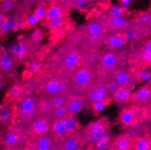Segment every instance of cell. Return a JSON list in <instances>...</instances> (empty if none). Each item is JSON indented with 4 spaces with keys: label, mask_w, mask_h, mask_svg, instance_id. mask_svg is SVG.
I'll list each match as a JSON object with an SVG mask.
<instances>
[{
    "label": "cell",
    "mask_w": 151,
    "mask_h": 150,
    "mask_svg": "<svg viewBox=\"0 0 151 150\" xmlns=\"http://www.w3.org/2000/svg\"><path fill=\"white\" fill-rule=\"evenodd\" d=\"M4 21V13L1 11H0V24Z\"/></svg>",
    "instance_id": "obj_53"
},
{
    "label": "cell",
    "mask_w": 151,
    "mask_h": 150,
    "mask_svg": "<svg viewBox=\"0 0 151 150\" xmlns=\"http://www.w3.org/2000/svg\"><path fill=\"white\" fill-rule=\"evenodd\" d=\"M104 15L110 18L123 17L125 15V9L123 8L121 5H114L110 9L108 13Z\"/></svg>",
    "instance_id": "obj_31"
},
{
    "label": "cell",
    "mask_w": 151,
    "mask_h": 150,
    "mask_svg": "<svg viewBox=\"0 0 151 150\" xmlns=\"http://www.w3.org/2000/svg\"><path fill=\"white\" fill-rule=\"evenodd\" d=\"M132 0H121V7L123 8H124L125 10L127 9L128 7H129V5L131 4V2H132Z\"/></svg>",
    "instance_id": "obj_48"
},
{
    "label": "cell",
    "mask_w": 151,
    "mask_h": 150,
    "mask_svg": "<svg viewBox=\"0 0 151 150\" xmlns=\"http://www.w3.org/2000/svg\"><path fill=\"white\" fill-rule=\"evenodd\" d=\"M150 96V90L147 88H142L138 90L135 93V97L139 101H146L149 99Z\"/></svg>",
    "instance_id": "obj_34"
},
{
    "label": "cell",
    "mask_w": 151,
    "mask_h": 150,
    "mask_svg": "<svg viewBox=\"0 0 151 150\" xmlns=\"http://www.w3.org/2000/svg\"><path fill=\"white\" fill-rule=\"evenodd\" d=\"M9 95H10L12 99L18 101V102L22 99H24L25 96H24L22 85H15L12 86L10 90H9Z\"/></svg>",
    "instance_id": "obj_30"
},
{
    "label": "cell",
    "mask_w": 151,
    "mask_h": 150,
    "mask_svg": "<svg viewBox=\"0 0 151 150\" xmlns=\"http://www.w3.org/2000/svg\"><path fill=\"white\" fill-rule=\"evenodd\" d=\"M47 8H48V7H47L45 5H44V4H40V3L37 5L34 13H35V15H36L38 18H39L40 21H43V20L45 19L46 15H47Z\"/></svg>",
    "instance_id": "obj_32"
},
{
    "label": "cell",
    "mask_w": 151,
    "mask_h": 150,
    "mask_svg": "<svg viewBox=\"0 0 151 150\" xmlns=\"http://www.w3.org/2000/svg\"><path fill=\"white\" fill-rule=\"evenodd\" d=\"M71 87L74 93L84 96L86 90L97 79L94 68L81 65L69 74Z\"/></svg>",
    "instance_id": "obj_4"
},
{
    "label": "cell",
    "mask_w": 151,
    "mask_h": 150,
    "mask_svg": "<svg viewBox=\"0 0 151 150\" xmlns=\"http://www.w3.org/2000/svg\"><path fill=\"white\" fill-rule=\"evenodd\" d=\"M42 33L40 30H35V31L32 32V35H31V39L35 42H40L42 39Z\"/></svg>",
    "instance_id": "obj_45"
},
{
    "label": "cell",
    "mask_w": 151,
    "mask_h": 150,
    "mask_svg": "<svg viewBox=\"0 0 151 150\" xmlns=\"http://www.w3.org/2000/svg\"><path fill=\"white\" fill-rule=\"evenodd\" d=\"M129 43L124 31H112L105 36L102 44V50L106 51H116L124 49Z\"/></svg>",
    "instance_id": "obj_10"
},
{
    "label": "cell",
    "mask_w": 151,
    "mask_h": 150,
    "mask_svg": "<svg viewBox=\"0 0 151 150\" xmlns=\"http://www.w3.org/2000/svg\"><path fill=\"white\" fill-rule=\"evenodd\" d=\"M27 25L29 27L33 28V27L36 26L40 22V20L35 13H32V14H29L27 17Z\"/></svg>",
    "instance_id": "obj_39"
},
{
    "label": "cell",
    "mask_w": 151,
    "mask_h": 150,
    "mask_svg": "<svg viewBox=\"0 0 151 150\" xmlns=\"http://www.w3.org/2000/svg\"><path fill=\"white\" fill-rule=\"evenodd\" d=\"M141 59L144 63L150 64L151 63V53L144 50L141 54Z\"/></svg>",
    "instance_id": "obj_46"
},
{
    "label": "cell",
    "mask_w": 151,
    "mask_h": 150,
    "mask_svg": "<svg viewBox=\"0 0 151 150\" xmlns=\"http://www.w3.org/2000/svg\"><path fill=\"white\" fill-rule=\"evenodd\" d=\"M107 78L116 82L120 87L126 86L132 88L134 84L133 76L126 66L114 71Z\"/></svg>",
    "instance_id": "obj_15"
},
{
    "label": "cell",
    "mask_w": 151,
    "mask_h": 150,
    "mask_svg": "<svg viewBox=\"0 0 151 150\" xmlns=\"http://www.w3.org/2000/svg\"><path fill=\"white\" fill-rule=\"evenodd\" d=\"M1 85H2V83H1V82L0 81V89H1Z\"/></svg>",
    "instance_id": "obj_55"
},
{
    "label": "cell",
    "mask_w": 151,
    "mask_h": 150,
    "mask_svg": "<svg viewBox=\"0 0 151 150\" xmlns=\"http://www.w3.org/2000/svg\"><path fill=\"white\" fill-rule=\"evenodd\" d=\"M39 96L32 93L25 96L18 102L17 106V120L18 124L26 128L38 116L37 99Z\"/></svg>",
    "instance_id": "obj_5"
},
{
    "label": "cell",
    "mask_w": 151,
    "mask_h": 150,
    "mask_svg": "<svg viewBox=\"0 0 151 150\" xmlns=\"http://www.w3.org/2000/svg\"><path fill=\"white\" fill-rule=\"evenodd\" d=\"M15 63H14L13 55L5 51L0 58V68L3 71L10 73L14 69Z\"/></svg>",
    "instance_id": "obj_24"
},
{
    "label": "cell",
    "mask_w": 151,
    "mask_h": 150,
    "mask_svg": "<svg viewBox=\"0 0 151 150\" xmlns=\"http://www.w3.org/2000/svg\"><path fill=\"white\" fill-rule=\"evenodd\" d=\"M72 91L69 75L56 73L48 76H44L38 82L36 94L38 96L51 98L61 93Z\"/></svg>",
    "instance_id": "obj_3"
},
{
    "label": "cell",
    "mask_w": 151,
    "mask_h": 150,
    "mask_svg": "<svg viewBox=\"0 0 151 150\" xmlns=\"http://www.w3.org/2000/svg\"><path fill=\"white\" fill-rule=\"evenodd\" d=\"M143 79L146 82H148L151 79V74L150 73V71H145V75L144 77H143Z\"/></svg>",
    "instance_id": "obj_49"
},
{
    "label": "cell",
    "mask_w": 151,
    "mask_h": 150,
    "mask_svg": "<svg viewBox=\"0 0 151 150\" xmlns=\"http://www.w3.org/2000/svg\"><path fill=\"white\" fill-rule=\"evenodd\" d=\"M29 140L27 128L17 124L6 134L4 143L9 149H26Z\"/></svg>",
    "instance_id": "obj_6"
},
{
    "label": "cell",
    "mask_w": 151,
    "mask_h": 150,
    "mask_svg": "<svg viewBox=\"0 0 151 150\" xmlns=\"http://www.w3.org/2000/svg\"><path fill=\"white\" fill-rule=\"evenodd\" d=\"M150 27H151V26H150Z\"/></svg>",
    "instance_id": "obj_58"
},
{
    "label": "cell",
    "mask_w": 151,
    "mask_h": 150,
    "mask_svg": "<svg viewBox=\"0 0 151 150\" xmlns=\"http://www.w3.org/2000/svg\"><path fill=\"white\" fill-rule=\"evenodd\" d=\"M12 31L11 22L7 20H4L0 24V33L2 34H6Z\"/></svg>",
    "instance_id": "obj_40"
},
{
    "label": "cell",
    "mask_w": 151,
    "mask_h": 150,
    "mask_svg": "<svg viewBox=\"0 0 151 150\" xmlns=\"http://www.w3.org/2000/svg\"><path fill=\"white\" fill-rule=\"evenodd\" d=\"M69 114V111L67 109V106L64 104L59 107H57V108L53 109L48 116L53 122L55 120H64Z\"/></svg>",
    "instance_id": "obj_26"
},
{
    "label": "cell",
    "mask_w": 151,
    "mask_h": 150,
    "mask_svg": "<svg viewBox=\"0 0 151 150\" xmlns=\"http://www.w3.org/2000/svg\"><path fill=\"white\" fill-rule=\"evenodd\" d=\"M15 0H4L2 4L3 13L4 12H9L11 11L15 7Z\"/></svg>",
    "instance_id": "obj_42"
},
{
    "label": "cell",
    "mask_w": 151,
    "mask_h": 150,
    "mask_svg": "<svg viewBox=\"0 0 151 150\" xmlns=\"http://www.w3.org/2000/svg\"><path fill=\"white\" fill-rule=\"evenodd\" d=\"M111 101V100L102 101H97V102H95V103L91 104V105L92 106L93 111H94V112H97V113H100L102 111H104L106 106L107 105V101Z\"/></svg>",
    "instance_id": "obj_37"
},
{
    "label": "cell",
    "mask_w": 151,
    "mask_h": 150,
    "mask_svg": "<svg viewBox=\"0 0 151 150\" xmlns=\"http://www.w3.org/2000/svg\"><path fill=\"white\" fill-rule=\"evenodd\" d=\"M107 88H108V90L109 91H110V94L112 96V95L114 94V93L118 89V88H119L120 86L118 85V83H117L116 82H115V81L112 80V79H108V78H107Z\"/></svg>",
    "instance_id": "obj_43"
},
{
    "label": "cell",
    "mask_w": 151,
    "mask_h": 150,
    "mask_svg": "<svg viewBox=\"0 0 151 150\" xmlns=\"http://www.w3.org/2000/svg\"><path fill=\"white\" fill-rule=\"evenodd\" d=\"M42 68V66L39 61H33L28 66V69L32 74H37L40 71Z\"/></svg>",
    "instance_id": "obj_38"
},
{
    "label": "cell",
    "mask_w": 151,
    "mask_h": 150,
    "mask_svg": "<svg viewBox=\"0 0 151 150\" xmlns=\"http://www.w3.org/2000/svg\"><path fill=\"white\" fill-rule=\"evenodd\" d=\"M145 71L144 70H140L137 73V79H143V77H144V75H145Z\"/></svg>",
    "instance_id": "obj_52"
},
{
    "label": "cell",
    "mask_w": 151,
    "mask_h": 150,
    "mask_svg": "<svg viewBox=\"0 0 151 150\" xmlns=\"http://www.w3.org/2000/svg\"><path fill=\"white\" fill-rule=\"evenodd\" d=\"M56 142L50 134L42 136L29 141L26 149L32 150H54Z\"/></svg>",
    "instance_id": "obj_13"
},
{
    "label": "cell",
    "mask_w": 151,
    "mask_h": 150,
    "mask_svg": "<svg viewBox=\"0 0 151 150\" xmlns=\"http://www.w3.org/2000/svg\"><path fill=\"white\" fill-rule=\"evenodd\" d=\"M64 120L66 124V126H67L68 134L75 132V131H76L78 130L79 123H78L77 116L69 114Z\"/></svg>",
    "instance_id": "obj_29"
},
{
    "label": "cell",
    "mask_w": 151,
    "mask_h": 150,
    "mask_svg": "<svg viewBox=\"0 0 151 150\" xmlns=\"http://www.w3.org/2000/svg\"><path fill=\"white\" fill-rule=\"evenodd\" d=\"M132 90V87H119L112 96V101L118 106L123 108L130 99Z\"/></svg>",
    "instance_id": "obj_19"
},
{
    "label": "cell",
    "mask_w": 151,
    "mask_h": 150,
    "mask_svg": "<svg viewBox=\"0 0 151 150\" xmlns=\"http://www.w3.org/2000/svg\"><path fill=\"white\" fill-rule=\"evenodd\" d=\"M81 28L84 31L89 34H92L107 33V31H106L102 16H100L98 18L89 20L86 24L81 26Z\"/></svg>",
    "instance_id": "obj_18"
},
{
    "label": "cell",
    "mask_w": 151,
    "mask_h": 150,
    "mask_svg": "<svg viewBox=\"0 0 151 150\" xmlns=\"http://www.w3.org/2000/svg\"><path fill=\"white\" fill-rule=\"evenodd\" d=\"M84 136L81 131L68 134L55 144V150H80L86 149Z\"/></svg>",
    "instance_id": "obj_9"
},
{
    "label": "cell",
    "mask_w": 151,
    "mask_h": 150,
    "mask_svg": "<svg viewBox=\"0 0 151 150\" xmlns=\"http://www.w3.org/2000/svg\"><path fill=\"white\" fill-rule=\"evenodd\" d=\"M86 51L83 47L66 41L45 65V76H51L56 73L69 75L83 65Z\"/></svg>",
    "instance_id": "obj_1"
},
{
    "label": "cell",
    "mask_w": 151,
    "mask_h": 150,
    "mask_svg": "<svg viewBox=\"0 0 151 150\" xmlns=\"http://www.w3.org/2000/svg\"><path fill=\"white\" fill-rule=\"evenodd\" d=\"M133 141L129 135H121L111 139L108 149L127 150L132 149Z\"/></svg>",
    "instance_id": "obj_20"
},
{
    "label": "cell",
    "mask_w": 151,
    "mask_h": 150,
    "mask_svg": "<svg viewBox=\"0 0 151 150\" xmlns=\"http://www.w3.org/2000/svg\"><path fill=\"white\" fill-rule=\"evenodd\" d=\"M40 42H35L32 39L26 41H20L14 43L10 48V53L14 57L21 61L26 60L31 55L32 52L36 50Z\"/></svg>",
    "instance_id": "obj_11"
},
{
    "label": "cell",
    "mask_w": 151,
    "mask_h": 150,
    "mask_svg": "<svg viewBox=\"0 0 151 150\" xmlns=\"http://www.w3.org/2000/svg\"><path fill=\"white\" fill-rule=\"evenodd\" d=\"M65 17H60V18H56V19L53 20V21H49V22H47L48 27L50 29H57L61 27V26L65 22Z\"/></svg>",
    "instance_id": "obj_35"
},
{
    "label": "cell",
    "mask_w": 151,
    "mask_h": 150,
    "mask_svg": "<svg viewBox=\"0 0 151 150\" xmlns=\"http://www.w3.org/2000/svg\"><path fill=\"white\" fill-rule=\"evenodd\" d=\"M148 20H149V17L147 16V15H142V16L140 17L139 21V22H141L142 24H145V23H147V21H148Z\"/></svg>",
    "instance_id": "obj_50"
},
{
    "label": "cell",
    "mask_w": 151,
    "mask_h": 150,
    "mask_svg": "<svg viewBox=\"0 0 151 150\" xmlns=\"http://www.w3.org/2000/svg\"><path fill=\"white\" fill-rule=\"evenodd\" d=\"M110 141L108 140H100L99 141L97 142L93 145V149H98V150H104V149H108L109 145H110Z\"/></svg>",
    "instance_id": "obj_41"
},
{
    "label": "cell",
    "mask_w": 151,
    "mask_h": 150,
    "mask_svg": "<svg viewBox=\"0 0 151 150\" xmlns=\"http://www.w3.org/2000/svg\"><path fill=\"white\" fill-rule=\"evenodd\" d=\"M39 0H25V3H24V7L25 8H29L31 7V6H32L33 4H39L38 2Z\"/></svg>",
    "instance_id": "obj_47"
},
{
    "label": "cell",
    "mask_w": 151,
    "mask_h": 150,
    "mask_svg": "<svg viewBox=\"0 0 151 150\" xmlns=\"http://www.w3.org/2000/svg\"><path fill=\"white\" fill-rule=\"evenodd\" d=\"M88 1L89 2H91V3H92V4H93V2H95V1H97V0H88Z\"/></svg>",
    "instance_id": "obj_54"
},
{
    "label": "cell",
    "mask_w": 151,
    "mask_h": 150,
    "mask_svg": "<svg viewBox=\"0 0 151 150\" xmlns=\"http://www.w3.org/2000/svg\"><path fill=\"white\" fill-rule=\"evenodd\" d=\"M55 142L58 141L61 139L68 134L67 126L64 120H55L53 122L51 131L49 134Z\"/></svg>",
    "instance_id": "obj_21"
},
{
    "label": "cell",
    "mask_w": 151,
    "mask_h": 150,
    "mask_svg": "<svg viewBox=\"0 0 151 150\" xmlns=\"http://www.w3.org/2000/svg\"><path fill=\"white\" fill-rule=\"evenodd\" d=\"M104 22L106 31L107 33L112 31H124L132 26V22L126 17H118V18H107L105 15H102Z\"/></svg>",
    "instance_id": "obj_14"
},
{
    "label": "cell",
    "mask_w": 151,
    "mask_h": 150,
    "mask_svg": "<svg viewBox=\"0 0 151 150\" xmlns=\"http://www.w3.org/2000/svg\"><path fill=\"white\" fill-rule=\"evenodd\" d=\"M150 148V143L147 139H141L136 142L134 147L132 149L137 150H148Z\"/></svg>",
    "instance_id": "obj_33"
},
{
    "label": "cell",
    "mask_w": 151,
    "mask_h": 150,
    "mask_svg": "<svg viewBox=\"0 0 151 150\" xmlns=\"http://www.w3.org/2000/svg\"><path fill=\"white\" fill-rule=\"evenodd\" d=\"M47 1H55V0H46Z\"/></svg>",
    "instance_id": "obj_56"
},
{
    "label": "cell",
    "mask_w": 151,
    "mask_h": 150,
    "mask_svg": "<svg viewBox=\"0 0 151 150\" xmlns=\"http://www.w3.org/2000/svg\"><path fill=\"white\" fill-rule=\"evenodd\" d=\"M102 51L103 50L101 47H97V48L87 50L83 59V65L94 68L99 63Z\"/></svg>",
    "instance_id": "obj_22"
},
{
    "label": "cell",
    "mask_w": 151,
    "mask_h": 150,
    "mask_svg": "<svg viewBox=\"0 0 151 150\" xmlns=\"http://www.w3.org/2000/svg\"><path fill=\"white\" fill-rule=\"evenodd\" d=\"M128 56L127 50L124 48L116 51L103 50L99 63L94 67L97 78H107L115 70L126 66Z\"/></svg>",
    "instance_id": "obj_2"
},
{
    "label": "cell",
    "mask_w": 151,
    "mask_h": 150,
    "mask_svg": "<svg viewBox=\"0 0 151 150\" xmlns=\"http://www.w3.org/2000/svg\"><path fill=\"white\" fill-rule=\"evenodd\" d=\"M52 109L50 98L39 96L37 99L38 115H48Z\"/></svg>",
    "instance_id": "obj_25"
},
{
    "label": "cell",
    "mask_w": 151,
    "mask_h": 150,
    "mask_svg": "<svg viewBox=\"0 0 151 150\" xmlns=\"http://www.w3.org/2000/svg\"><path fill=\"white\" fill-rule=\"evenodd\" d=\"M72 91L69 92V93H61V94L55 95V96H53V97L50 98V104H51V106L53 109L57 108L61 106L64 105L67 102V99H68L69 96H70L71 93Z\"/></svg>",
    "instance_id": "obj_27"
},
{
    "label": "cell",
    "mask_w": 151,
    "mask_h": 150,
    "mask_svg": "<svg viewBox=\"0 0 151 150\" xmlns=\"http://www.w3.org/2000/svg\"><path fill=\"white\" fill-rule=\"evenodd\" d=\"M71 8L70 1L67 0L53 2L47 8L45 20L47 22H49L60 17H66V15H68Z\"/></svg>",
    "instance_id": "obj_12"
},
{
    "label": "cell",
    "mask_w": 151,
    "mask_h": 150,
    "mask_svg": "<svg viewBox=\"0 0 151 150\" xmlns=\"http://www.w3.org/2000/svg\"><path fill=\"white\" fill-rule=\"evenodd\" d=\"M109 121L107 118H100L90 122L85 127L82 132L84 134H93V135H101L107 131L109 125Z\"/></svg>",
    "instance_id": "obj_17"
},
{
    "label": "cell",
    "mask_w": 151,
    "mask_h": 150,
    "mask_svg": "<svg viewBox=\"0 0 151 150\" xmlns=\"http://www.w3.org/2000/svg\"><path fill=\"white\" fill-rule=\"evenodd\" d=\"M145 50L151 53V40L145 44Z\"/></svg>",
    "instance_id": "obj_51"
},
{
    "label": "cell",
    "mask_w": 151,
    "mask_h": 150,
    "mask_svg": "<svg viewBox=\"0 0 151 150\" xmlns=\"http://www.w3.org/2000/svg\"><path fill=\"white\" fill-rule=\"evenodd\" d=\"M10 22H11V27L13 31L16 32L21 29V28H22V21H20L19 18L13 19Z\"/></svg>",
    "instance_id": "obj_44"
},
{
    "label": "cell",
    "mask_w": 151,
    "mask_h": 150,
    "mask_svg": "<svg viewBox=\"0 0 151 150\" xmlns=\"http://www.w3.org/2000/svg\"><path fill=\"white\" fill-rule=\"evenodd\" d=\"M71 7L78 11L84 12L87 11L91 6L92 5V3L89 2L88 0H72L70 1Z\"/></svg>",
    "instance_id": "obj_28"
},
{
    "label": "cell",
    "mask_w": 151,
    "mask_h": 150,
    "mask_svg": "<svg viewBox=\"0 0 151 150\" xmlns=\"http://www.w3.org/2000/svg\"><path fill=\"white\" fill-rule=\"evenodd\" d=\"M67 1H72V0H67Z\"/></svg>",
    "instance_id": "obj_57"
},
{
    "label": "cell",
    "mask_w": 151,
    "mask_h": 150,
    "mask_svg": "<svg viewBox=\"0 0 151 150\" xmlns=\"http://www.w3.org/2000/svg\"><path fill=\"white\" fill-rule=\"evenodd\" d=\"M52 125L53 121L48 115H38L27 127L29 140L50 134Z\"/></svg>",
    "instance_id": "obj_8"
},
{
    "label": "cell",
    "mask_w": 151,
    "mask_h": 150,
    "mask_svg": "<svg viewBox=\"0 0 151 150\" xmlns=\"http://www.w3.org/2000/svg\"><path fill=\"white\" fill-rule=\"evenodd\" d=\"M11 118V112L8 108H2L0 109V120L5 124L9 122Z\"/></svg>",
    "instance_id": "obj_36"
},
{
    "label": "cell",
    "mask_w": 151,
    "mask_h": 150,
    "mask_svg": "<svg viewBox=\"0 0 151 150\" xmlns=\"http://www.w3.org/2000/svg\"><path fill=\"white\" fill-rule=\"evenodd\" d=\"M119 120L125 126H130L136 121V114L133 109L130 108H121L119 114Z\"/></svg>",
    "instance_id": "obj_23"
},
{
    "label": "cell",
    "mask_w": 151,
    "mask_h": 150,
    "mask_svg": "<svg viewBox=\"0 0 151 150\" xmlns=\"http://www.w3.org/2000/svg\"><path fill=\"white\" fill-rule=\"evenodd\" d=\"M86 104L87 103L84 96L75 94L73 92L69 96L65 104L69 111V114L75 116H78V114H80L85 108Z\"/></svg>",
    "instance_id": "obj_16"
},
{
    "label": "cell",
    "mask_w": 151,
    "mask_h": 150,
    "mask_svg": "<svg viewBox=\"0 0 151 150\" xmlns=\"http://www.w3.org/2000/svg\"><path fill=\"white\" fill-rule=\"evenodd\" d=\"M83 96L87 104H91L97 101L112 100V95L107 88V78H97L86 90Z\"/></svg>",
    "instance_id": "obj_7"
}]
</instances>
